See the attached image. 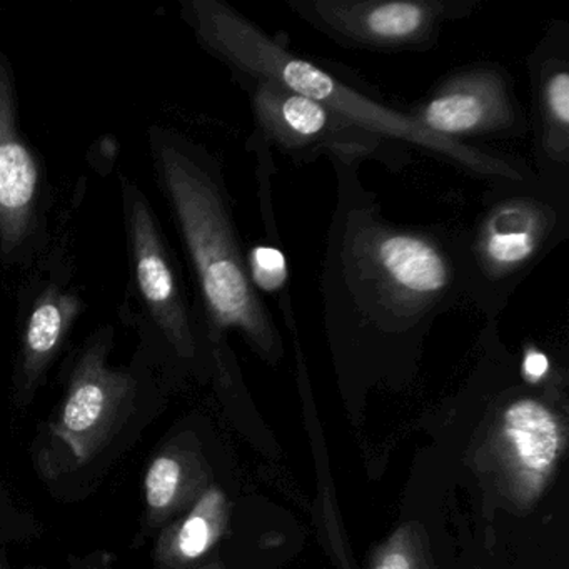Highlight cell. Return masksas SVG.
<instances>
[{
    "label": "cell",
    "instance_id": "1",
    "mask_svg": "<svg viewBox=\"0 0 569 569\" xmlns=\"http://www.w3.org/2000/svg\"><path fill=\"white\" fill-rule=\"evenodd\" d=\"M164 401L131 369L111 368L101 342L82 352L64 396L39 425L31 459L39 481L61 502L91 498L156 421Z\"/></svg>",
    "mask_w": 569,
    "mask_h": 569
},
{
    "label": "cell",
    "instance_id": "2",
    "mask_svg": "<svg viewBox=\"0 0 569 569\" xmlns=\"http://www.w3.org/2000/svg\"><path fill=\"white\" fill-rule=\"evenodd\" d=\"M192 12L202 41L246 78L272 82L295 94L305 96L362 134L386 136L409 142L476 174L498 179L506 184L528 181L526 174L505 159L492 158L459 141L431 134L412 116L399 114L368 96L359 94L356 89L332 78L312 62L286 51L232 9L209 0L194 2Z\"/></svg>",
    "mask_w": 569,
    "mask_h": 569
},
{
    "label": "cell",
    "instance_id": "3",
    "mask_svg": "<svg viewBox=\"0 0 569 569\" xmlns=\"http://www.w3.org/2000/svg\"><path fill=\"white\" fill-rule=\"evenodd\" d=\"M161 168L212 322L219 329H239L262 356L278 359L281 336L249 281L221 189L179 149L161 148Z\"/></svg>",
    "mask_w": 569,
    "mask_h": 569
},
{
    "label": "cell",
    "instance_id": "4",
    "mask_svg": "<svg viewBox=\"0 0 569 569\" xmlns=\"http://www.w3.org/2000/svg\"><path fill=\"white\" fill-rule=\"evenodd\" d=\"M342 241V261L361 281L348 295L351 309L369 321L388 328L422 321L448 305L456 286L462 288L455 256L418 229L349 222Z\"/></svg>",
    "mask_w": 569,
    "mask_h": 569
},
{
    "label": "cell",
    "instance_id": "5",
    "mask_svg": "<svg viewBox=\"0 0 569 569\" xmlns=\"http://www.w3.org/2000/svg\"><path fill=\"white\" fill-rule=\"evenodd\" d=\"M566 228V209L529 191L502 196L479 219L459 254L462 284L476 295H506L552 248Z\"/></svg>",
    "mask_w": 569,
    "mask_h": 569
},
{
    "label": "cell",
    "instance_id": "6",
    "mask_svg": "<svg viewBox=\"0 0 569 569\" xmlns=\"http://www.w3.org/2000/svg\"><path fill=\"white\" fill-rule=\"evenodd\" d=\"M566 448V425L546 402L519 398L505 406L486 442V466L518 508L538 501Z\"/></svg>",
    "mask_w": 569,
    "mask_h": 569
},
{
    "label": "cell",
    "instance_id": "7",
    "mask_svg": "<svg viewBox=\"0 0 569 569\" xmlns=\"http://www.w3.org/2000/svg\"><path fill=\"white\" fill-rule=\"evenodd\" d=\"M292 8L316 28L361 48L411 49L435 41L449 4L415 0H299Z\"/></svg>",
    "mask_w": 569,
    "mask_h": 569
},
{
    "label": "cell",
    "instance_id": "8",
    "mask_svg": "<svg viewBox=\"0 0 569 569\" xmlns=\"http://www.w3.org/2000/svg\"><path fill=\"white\" fill-rule=\"evenodd\" d=\"M412 118L426 131L451 141H458L459 136L506 131L518 122L505 81L489 71L452 79Z\"/></svg>",
    "mask_w": 569,
    "mask_h": 569
},
{
    "label": "cell",
    "instance_id": "9",
    "mask_svg": "<svg viewBox=\"0 0 569 569\" xmlns=\"http://www.w3.org/2000/svg\"><path fill=\"white\" fill-rule=\"evenodd\" d=\"M212 485L211 466L191 432L171 436L152 455L142 479L141 535L156 538Z\"/></svg>",
    "mask_w": 569,
    "mask_h": 569
},
{
    "label": "cell",
    "instance_id": "10",
    "mask_svg": "<svg viewBox=\"0 0 569 569\" xmlns=\"http://www.w3.org/2000/svg\"><path fill=\"white\" fill-rule=\"evenodd\" d=\"M131 224L139 288L172 349L182 359H192L196 342L188 315L179 298L151 211L141 198L132 201Z\"/></svg>",
    "mask_w": 569,
    "mask_h": 569
},
{
    "label": "cell",
    "instance_id": "11",
    "mask_svg": "<svg viewBox=\"0 0 569 569\" xmlns=\"http://www.w3.org/2000/svg\"><path fill=\"white\" fill-rule=\"evenodd\" d=\"M249 81L252 84V101L259 124L282 148L298 151L338 146V138L342 134L358 131L305 96L295 94L281 86L261 79Z\"/></svg>",
    "mask_w": 569,
    "mask_h": 569
},
{
    "label": "cell",
    "instance_id": "12",
    "mask_svg": "<svg viewBox=\"0 0 569 569\" xmlns=\"http://www.w3.org/2000/svg\"><path fill=\"white\" fill-rule=\"evenodd\" d=\"M229 522V501L212 482L198 501L158 532L152 549L154 569H188L206 561Z\"/></svg>",
    "mask_w": 569,
    "mask_h": 569
},
{
    "label": "cell",
    "instance_id": "13",
    "mask_svg": "<svg viewBox=\"0 0 569 569\" xmlns=\"http://www.w3.org/2000/svg\"><path fill=\"white\" fill-rule=\"evenodd\" d=\"M38 188V168L16 134L11 86L0 69V229L6 241L21 234Z\"/></svg>",
    "mask_w": 569,
    "mask_h": 569
},
{
    "label": "cell",
    "instance_id": "14",
    "mask_svg": "<svg viewBox=\"0 0 569 569\" xmlns=\"http://www.w3.org/2000/svg\"><path fill=\"white\" fill-rule=\"evenodd\" d=\"M539 144L548 161L568 164L569 69L565 59L542 61L536 74Z\"/></svg>",
    "mask_w": 569,
    "mask_h": 569
},
{
    "label": "cell",
    "instance_id": "15",
    "mask_svg": "<svg viewBox=\"0 0 569 569\" xmlns=\"http://www.w3.org/2000/svg\"><path fill=\"white\" fill-rule=\"evenodd\" d=\"M369 569H431L425 529L418 522L396 529L376 549Z\"/></svg>",
    "mask_w": 569,
    "mask_h": 569
},
{
    "label": "cell",
    "instance_id": "16",
    "mask_svg": "<svg viewBox=\"0 0 569 569\" xmlns=\"http://www.w3.org/2000/svg\"><path fill=\"white\" fill-rule=\"evenodd\" d=\"M42 532L41 519L19 502L0 472V555L11 546L36 541Z\"/></svg>",
    "mask_w": 569,
    "mask_h": 569
},
{
    "label": "cell",
    "instance_id": "17",
    "mask_svg": "<svg viewBox=\"0 0 569 569\" xmlns=\"http://www.w3.org/2000/svg\"><path fill=\"white\" fill-rule=\"evenodd\" d=\"M246 269L258 295H276L284 288L289 279L286 256L272 246H254L246 258Z\"/></svg>",
    "mask_w": 569,
    "mask_h": 569
},
{
    "label": "cell",
    "instance_id": "18",
    "mask_svg": "<svg viewBox=\"0 0 569 569\" xmlns=\"http://www.w3.org/2000/svg\"><path fill=\"white\" fill-rule=\"evenodd\" d=\"M69 569H118V558L109 549H92L86 555H72L68 559ZM0 569H16L0 558Z\"/></svg>",
    "mask_w": 569,
    "mask_h": 569
},
{
    "label": "cell",
    "instance_id": "19",
    "mask_svg": "<svg viewBox=\"0 0 569 569\" xmlns=\"http://www.w3.org/2000/svg\"><path fill=\"white\" fill-rule=\"evenodd\" d=\"M522 368H525V375L528 376L529 381L538 382L548 371V359L545 358L542 352H528Z\"/></svg>",
    "mask_w": 569,
    "mask_h": 569
},
{
    "label": "cell",
    "instance_id": "20",
    "mask_svg": "<svg viewBox=\"0 0 569 569\" xmlns=\"http://www.w3.org/2000/svg\"><path fill=\"white\" fill-rule=\"evenodd\" d=\"M188 569H226V566L222 565L219 559H206L204 562H201V565L192 566V568Z\"/></svg>",
    "mask_w": 569,
    "mask_h": 569
}]
</instances>
